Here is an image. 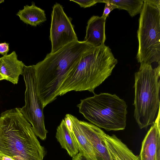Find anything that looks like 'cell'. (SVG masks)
<instances>
[{
    "instance_id": "1",
    "label": "cell",
    "mask_w": 160,
    "mask_h": 160,
    "mask_svg": "<svg viewBox=\"0 0 160 160\" xmlns=\"http://www.w3.org/2000/svg\"><path fill=\"white\" fill-rule=\"evenodd\" d=\"M90 46L83 41L71 42L34 65L37 94L43 108L57 99L64 78Z\"/></svg>"
},
{
    "instance_id": "2",
    "label": "cell",
    "mask_w": 160,
    "mask_h": 160,
    "mask_svg": "<svg viewBox=\"0 0 160 160\" xmlns=\"http://www.w3.org/2000/svg\"><path fill=\"white\" fill-rule=\"evenodd\" d=\"M118 62L108 46H91L64 78L57 96L72 91L94 93L95 89L111 75Z\"/></svg>"
},
{
    "instance_id": "3",
    "label": "cell",
    "mask_w": 160,
    "mask_h": 160,
    "mask_svg": "<svg viewBox=\"0 0 160 160\" xmlns=\"http://www.w3.org/2000/svg\"><path fill=\"white\" fill-rule=\"evenodd\" d=\"M0 154L14 160H43L45 155L44 148L19 108L0 115Z\"/></svg>"
},
{
    "instance_id": "4",
    "label": "cell",
    "mask_w": 160,
    "mask_h": 160,
    "mask_svg": "<svg viewBox=\"0 0 160 160\" xmlns=\"http://www.w3.org/2000/svg\"><path fill=\"white\" fill-rule=\"evenodd\" d=\"M135 73L134 117L140 129L152 125L160 112V66L140 63ZM156 119V118H155Z\"/></svg>"
},
{
    "instance_id": "5",
    "label": "cell",
    "mask_w": 160,
    "mask_h": 160,
    "mask_svg": "<svg viewBox=\"0 0 160 160\" xmlns=\"http://www.w3.org/2000/svg\"><path fill=\"white\" fill-rule=\"evenodd\" d=\"M94 94L80 100L77 105L79 112L92 124L107 131L124 129L128 113L125 101L115 94Z\"/></svg>"
},
{
    "instance_id": "6",
    "label": "cell",
    "mask_w": 160,
    "mask_h": 160,
    "mask_svg": "<svg viewBox=\"0 0 160 160\" xmlns=\"http://www.w3.org/2000/svg\"><path fill=\"white\" fill-rule=\"evenodd\" d=\"M138 21L137 61L160 65V0H144Z\"/></svg>"
},
{
    "instance_id": "7",
    "label": "cell",
    "mask_w": 160,
    "mask_h": 160,
    "mask_svg": "<svg viewBox=\"0 0 160 160\" xmlns=\"http://www.w3.org/2000/svg\"><path fill=\"white\" fill-rule=\"evenodd\" d=\"M22 75L25 85V104L19 109L32 125L36 136L45 140L48 132L45 126L44 108L37 94L34 65H25Z\"/></svg>"
},
{
    "instance_id": "8",
    "label": "cell",
    "mask_w": 160,
    "mask_h": 160,
    "mask_svg": "<svg viewBox=\"0 0 160 160\" xmlns=\"http://www.w3.org/2000/svg\"><path fill=\"white\" fill-rule=\"evenodd\" d=\"M49 38L51 53L71 42L78 41L71 18L67 16L62 6L57 2L52 7Z\"/></svg>"
},
{
    "instance_id": "9",
    "label": "cell",
    "mask_w": 160,
    "mask_h": 160,
    "mask_svg": "<svg viewBox=\"0 0 160 160\" xmlns=\"http://www.w3.org/2000/svg\"><path fill=\"white\" fill-rule=\"evenodd\" d=\"M140 160H160V112L142 143Z\"/></svg>"
},
{
    "instance_id": "10",
    "label": "cell",
    "mask_w": 160,
    "mask_h": 160,
    "mask_svg": "<svg viewBox=\"0 0 160 160\" xmlns=\"http://www.w3.org/2000/svg\"><path fill=\"white\" fill-rule=\"evenodd\" d=\"M82 129L91 144L97 160H112L105 142L106 133L96 126L79 121Z\"/></svg>"
},
{
    "instance_id": "11",
    "label": "cell",
    "mask_w": 160,
    "mask_h": 160,
    "mask_svg": "<svg viewBox=\"0 0 160 160\" xmlns=\"http://www.w3.org/2000/svg\"><path fill=\"white\" fill-rule=\"evenodd\" d=\"M25 65L18 59L16 52L13 51L0 58V74L5 80L17 84L19 76L22 75Z\"/></svg>"
},
{
    "instance_id": "12",
    "label": "cell",
    "mask_w": 160,
    "mask_h": 160,
    "mask_svg": "<svg viewBox=\"0 0 160 160\" xmlns=\"http://www.w3.org/2000/svg\"><path fill=\"white\" fill-rule=\"evenodd\" d=\"M105 21L106 19L102 16H92L88 21L83 41L93 47L105 45Z\"/></svg>"
},
{
    "instance_id": "13",
    "label": "cell",
    "mask_w": 160,
    "mask_h": 160,
    "mask_svg": "<svg viewBox=\"0 0 160 160\" xmlns=\"http://www.w3.org/2000/svg\"><path fill=\"white\" fill-rule=\"evenodd\" d=\"M105 142L112 160H140L115 135H104Z\"/></svg>"
},
{
    "instance_id": "14",
    "label": "cell",
    "mask_w": 160,
    "mask_h": 160,
    "mask_svg": "<svg viewBox=\"0 0 160 160\" xmlns=\"http://www.w3.org/2000/svg\"><path fill=\"white\" fill-rule=\"evenodd\" d=\"M68 114L72 122V133L78 145L79 153L89 160H97L92 147L82 129L80 120L72 115Z\"/></svg>"
},
{
    "instance_id": "15",
    "label": "cell",
    "mask_w": 160,
    "mask_h": 160,
    "mask_svg": "<svg viewBox=\"0 0 160 160\" xmlns=\"http://www.w3.org/2000/svg\"><path fill=\"white\" fill-rule=\"evenodd\" d=\"M56 138L62 148L72 157L78 153V145L72 132L68 129L64 119L57 128Z\"/></svg>"
},
{
    "instance_id": "16",
    "label": "cell",
    "mask_w": 160,
    "mask_h": 160,
    "mask_svg": "<svg viewBox=\"0 0 160 160\" xmlns=\"http://www.w3.org/2000/svg\"><path fill=\"white\" fill-rule=\"evenodd\" d=\"M16 15L24 23L34 27L47 20L44 11L36 6L34 2H32L30 6H24L23 9L19 10Z\"/></svg>"
},
{
    "instance_id": "17",
    "label": "cell",
    "mask_w": 160,
    "mask_h": 160,
    "mask_svg": "<svg viewBox=\"0 0 160 160\" xmlns=\"http://www.w3.org/2000/svg\"><path fill=\"white\" fill-rule=\"evenodd\" d=\"M116 5L119 10H126L133 17L140 13L143 5L144 0H106Z\"/></svg>"
},
{
    "instance_id": "18",
    "label": "cell",
    "mask_w": 160,
    "mask_h": 160,
    "mask_svg": "<svg viewBox=\"0 0 160 160\" xmlns=\"http://www.w3.org/2000/svg\"><path fill=\"white\" fill-rule=\"evenodd\" d=\"M72 1L78 4L81 7L85 8L93 6L98 2L103 3V0H73Z\"/></svg>"
},
{
    "instance_id": "19",
    "label": "cell",
    "mask_w": 160,
    "mask_h": 160,
    "mask_svg": "<svg viewBox=\"0 0 160 160\" xmlns=\"http://www.w3.org/2000/svg\"><path fill=\"white\" fill-rule=\"evenodd\" d=\"M103 3H105V5L102 17L106 19L111 12L114 9L118 8V7L113 4L107 2L106 0H103Z\"/></svg>"
},
{
    "instance_id": "20",
    "label": "cell",
    "mask_w": 160,
    "mask_h": 160,
    "mask_svg": "<svg viewBox=\"0 0 160 160\" xmlns=\"http://www.w3.org/2000/svg\"><path fill=\"white\" fill-rule=\"evenodd\" d=\"M9 50V43L6 42L0 43V54L3 56L7 55Z\"/></svg>"
},
{
    "instance_id": "21",
    "label": "cell",
    "mask_w": 160,
    "mask_h": 160,
    "mask_svg": "<svg viewBox=\"0 0 160 160\" xmlns=\"http://www.w3.org/2000/svg\"><path fill=\"white\" fill-rule=\"evenodd\" d=\"M64 120L68 129L71 132H72L73 128L72 122L68 114H66Z\"/></svg>"
},
{
    "instance_id": "22",
    "label": "cell",
    "mask_w": 160,
    "mask_h": 160,
    "mask_svg": "<svg viewBox=\"0 0 160 160\" xmlns=\"http://www.w3.org/2000/svg\"><path fill=\"white\" fill-rule=\"evenodd\" d=\"M72 160H89L84 156L79 153L72 157Z\"/></svg>"
},
{
    "instance_id": "23",
    "label": "cell",
    "mask_w": 160,
    "mask_h": 160,
    "mask_svg": "<svg viewBox=\"0 0 160 160\" xmlns=\"http://www.w3.org/2000/svg\"><path fill=\"white\" fill-rule=\"evenodd\" d=\"M0 158L2 160H14L9 157L2 154H0Z\"/></svg>"
},
{
    "instance_id": "24",
    "label": "cell",
    "mask_w": 160,
    "mask_h": 160,
    "mask_svg": "<svg viewBox=\"0 0 160 160\" xmlns=\"http://www.w3.org/2000/svg\"><path fill=\"white\" fill-rule=\"evenodd\" d=\"M5 79L4 77L0 74V81Z\"/></svg>"
},
{
    "instance_id": "25",
    "label": "cell",
    "mask_w": 160,
    "mask_h": 160,
    "mask_svg": "<svg viewBox=\"0 0 160 160\" xmlns=\"http://www.w3.org/2000/svg\"><path fill=\"white\" fill-rule=\"evenodd\" d=\"M4 0H0V3L4 2Z\"/></svg>"
}]
</instances>
